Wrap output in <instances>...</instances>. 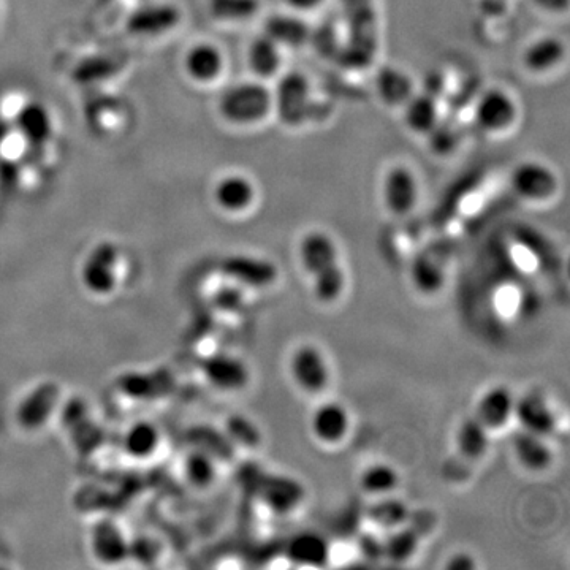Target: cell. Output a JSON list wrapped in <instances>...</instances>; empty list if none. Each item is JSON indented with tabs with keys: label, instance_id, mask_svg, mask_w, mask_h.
I'll use <instances>...</instances> for the list:
<instances>
[{
	"label": "cell",
	"instance_id": "1",
	"mask_svg": "<svg viewBox=\"0 0 570 570\" xmlns=\"http://www.w3.org/2000/svg\"><path fill=\"white\" fill-rule=\"evenodd\" d=\"M342 12V48L338 64L363 70L373 64L379 48V18L374 0H339Z\"/></svg>",
	"mask_w": 570,
	"mask_h": 570
},
{
	"label": "cell",
	"instance_id": "2",
	"mask_svg": "<svg viewBox=\"0 0 570 570\" xmlns=\"http://www.w3.org/2000/svg\"><path fill=\"white\" fill-rule=\"evenodd\" d=\"M298 257L311 278L317 300L325 304L338 301L346 289V273L335 240L327 232L311 230L298 244Z\"/></svg>",
	"mask_w": 570,
	"mask_h": 570
},
{
	"label": "cell",
	"instance_id": "3",
	"mask_svg": "<svg viewBox=\"0 0 570 570\" xmlns=\"http://www.w3.org/2000/svg\"><path fill=\"white\" fill-rule=\"evenodd\" d=\"M247 482L255 498L276 515H290L306 498V490L300 480L290 475L263 471L257 466L249 471Z\"/></svg>",
	"mask_w": 570,
	"mask_h": 570
},
{
	"label": "cell",
	"instance_id": "4",
	"mask_svg": "<svg viewBox=\"0 0 570 570\" xmlns=\"http://www.w3.org/2000/svg\"><path fill=\"white\" fill-rule=\"evenodd\" d=\"M222 118L236 126H252L270 116L273 92L262 83H243L228 89L219 103Z\"/></svg>",
	"mask_w": 570,
	"mask_h": 570
},
{
	"label": "cell",
	"instance_id": "5",
	"mask_svg": "<svg viewBox=\"0 0 570 570\" xmlns=\"http://www.w3.org/2000/svg\"><path fill=\"white\" fill-rule=\"evenodd\" d=\"M312 88L306 75L289 72L281 76L273 92V110L287 127H300L312 118Z\"/></svg>",
	"mask_w": 570,
	"mask_h": 570
},
{
	"label": "cell",
	"instance_id": "6",
	"mask_svg": "<svg viewBox=\"0 0 570 570\" xmlns=\"http://www.w3.org/2000/svg\"><path fill=\"white\" fill-rule=\"evenodd\" d=\"M510 186L526 202L544 203L555 197L559 181L555 171L537 160H526L513 168Z\"/></svg>",
	"mask_w": 570,
	"mask_h": 570
},
{
	"label": "cell",
	"instance_id": "7",
	"mask_svg": "<svg viewBox=\"0 0 570 570\" xmlns=\"http://www.w3.org/2000/svg\"><path fill=\"white\" fill-rule=\"evenodd\" d=\"M290 374L300 390L309 395L323 392L330 384V366L322 350L314 344H301L290 358Z\"/></svg>",
	"mask_w": 570,
	"mask_h": 570
},
{
	"label": "cell",
	"instance_id": "8",
	"mask_svg": "<svg viewBox=\"0 0 570 570\" xmlns=\"http://www.w3.org/2000/svg\"><path fill=\"white\" fill-rule=\"evenodd\" d=\"M474 119L485 132H507L517 122V102L504 89H487L475 103Z\"/></svg>",
	"mask_w": 570,
	"mask_h": 570
},
{
	"label": "cell",
	"instance_id": "9",
	"mask_svg": "<svg viewBox=\"0 0 570 570\" xmlns=\"http://www.w3.org/2000/svg\"><path fill=\"white\" fill-rule=\"evenodd\" d=\"M420 187L417 176L407 165L388 168L382 183L385 208L395 216H406L417 206Z\"/></svg>",
	"mask_w": 570,
	"mask_h": 570
},
{
	"label": "cell",
	"instance_id": "10",
	"mask_svg": "<svg viewBox=\"0 0 570 570\" xmlns=\"http://www.w3.org/2000/svg\"><path fill=\"white\" fill-rule=\"evenodd\" d=\"M513 418H517L521 430L550 437L558 426L555 409L548 403L545 395L539 392H528L515 399Z\"/></svg>",
	"mask_w": 570,
	"mask_h": 570
},
{
	"label": "cell",
	"instance_id": "11",
	"mask_svg": "<svg viewBox=\"0 0 570 570\" xmlns=\"http://www.w3.org/2000/svg\"><path fill=\"white\" fill-rule=\"evenodd\" d=\"M222 273L246 289H266L278 281V268L273 262L249 255L228 257L222 263Z\"/></svg>",
	"mask_w": 570,
	"mask_h": 570
},
{
	"label": "cell",
	"instance_id": "12",
	"mask_svg": "<svg viewBox=\"0 0 570 570\" xmlns=\"http://www.w3.org/2000/svg\"><path fill=\"white\" fill-rule=\"evenodd\" d=\"M311 433L320 444L336 445L346 439L350 430V415L342 404L323 403L311 415Z\"/></svg>",
	"mask_w": 570,
	"mask_h": 570
},
{
	"label": "cell",
	"instance_id": "13",
	"mask_svg": "<svg viewBox=\"0 0 570 570\" xmlns=\"http://www.w3.org/2000/svg\"><path fill=\"white\" fill-rule=\"evenodd\" d=\"M515 399L517 396L513 395L510 388L496 385L480 396L474 415L487 430H502L513 418Z\"/></svg>",
	"mask_w": 570,
	"mask_h": 570
},
{
	"label": "cell",
	"instance_id": "14",
	"mask_svg": "<svg viewBox=\"0 0 570 570\" xmlns=\"http://www.w3.org/2000/svg\"><path fill=\"white\" fill-rule=\"evenodd\" d=\"M374 88L380 102L390 108H403L404 103L415 94L411 75L395 65H384L377 70Z\"/></svg>",
	"mask_w": 570,
	"mask_h": 570
},
{
	"label": "cell",
	"instance_id": "15",
	"mask_svg": "<svg viewBox=\"0 0 570 570\" xmlns=\"http://www.w3.org/2000/svg\"><path fill=\"white\" fill-rule=\"evenodd\" d=\"M567 48L563 40L558 37H540L526 46L521 56L523 67L534 75H544L551 70L558 69L566 59Z\"/></svg>",
	"mask_w": 570,
	"mask_h": 570
},
{
	"label": "cell",
	"instance_id": "16",
	"mask_svg": "<svg viewBox=\"0 0 570 570\" xmlns=\"http://www.w3.org/2000/svg\"><path fill=\"white\" fill-rule=\"evenodd\" d=\"M254 183L244 175H228L217 183L214 200L225 213L240 214L251 208L255 202Z\"/></svg>",
	"mask_w": 570,
	"mask_h": 570
},
{
	"label": "cell",
	"instance_id": "17",
	"mask_svg": "<svg viewBox=\"0 0 570 570\" xmlns=\"http://www.w3.org/2000/svg\"><path fill=\"white\" fill-rule=\"evenodd\" d=\"M285 555L297 566L323 567L330 559V545L317 532H298L287 542Z\"/></svg>",
	"mask_w": 570,
	"mask_h": 570
},
{
	"label": "cell",
	"instance_id": "18",
	"mask_svg": "<svg viewBox=\"0 0 570 570\" xmlns=\"http://www.w3.org/2000/svg\"><path fill=\"white\" fill-rule=\"evenodd\" d=\"M311 27L300 13H278L265 21V35L281 48H301L309 43Z\"/></svg>",
	"mask_w": 570,
	"mask_h": 570
},
{
	"label": "cell",
	"instance_id": "19",
	"mask_svg": "<svg viewBox=\"0 0 570 570\" xmlns=\"http://www.w3.org/2000/svg\"><path fill=\"white\" fill-rule=\"evenodd\" d=\"M206 377L214 387L236 392L249 382V369L240 358L227 354H214L206 361Z\"/></svg>",
	"mask_w": 570,
	"mask_h": 570
},
{
	"label": "cell",
	"instance_id": "20",
	"mask_svg": "<svg viewBox=\"0 0 570 570\" xmlns=\"http://www.w3.org/2000/svg\"><path fill=\"white\" fill-rule=\"evenodd\" d=\"M513 455L523 468L532 472L545 471L553 461L547 437L521 430L512 436Z\"/></svg>",
	"mask_w": 570,
	"mask_h": 570
},
{
	"label": "cell",
	"instance_id": "21",
	"mask_svg": "<svg viewBox=\"0 0 570 570\" xmlns=\"http://www.w3.org/2000/svg\"><path fill=\"white\" fill-rule=\"evenodd\" d=\"M181 13L173 5H151L130 16L129 31L137 35H156L178 26Z\"/></svg>",
	"mask_w": 570,
	"mask_h": 570
},
{
	"label": "cell",
	"instance_id": "22",
	"mask_svg": "<svg viewBox=\"0 0 570 570\" xmlns=\"http://www.w3.org/2000/svg\"><path fill=\"white\" fill-rule=\"evenodd\" d=\"M407 129L417 135L434 132L439 126V105L431 92H415L403 105Z\"/></svg>",
	"mask_w": 570,
	"mask_h": 570
},
{
	"label": "cell",
	"instance_id": "23",
	"mask_svg": "<svg viewBox=\"0 0 570 570\" xmlns=\"http://www.w3.org/2000/svg\"><path fill=\"white\" fill-rule=\"evenodd\" d=\"M224 69V57L216 46L202 43L192 48L186 56V70L192 80L211 83Z\"/></svg>",
	"mask_w": 570,
	"mask_h": 570
},
{
	"label": "cell",
	"instance_id": "24",
	"mask_svg": "<svg viewBox=\"0 0 570 570\" xmlns=\"http://www.w3.org/2000/svg\"><path fill=\"white\" fill-rule=\"evenodd\" d=\"M490 447V430L485 428L479 418L472 415L458 426L456 431V449L466 460H482Z\"/></svg>",
	"mask_w": 570,
	"mask_h": 570
},
{
	"label": "cell",
	"instance_id": "25",
	"mask_svg": "<svg viewBox=\"0 0 570 570\" xmlns=\"http://www.w3.org/2000/svg\"><path fill=\"white\" fill-rule=\"evenodd\" d=\"M247 64L259 78H271L281 70L282 48L265 34L260 35L249 46Z\"/></svg>",
	"mask_w": 570,
	"mask_h": 570
},
{
	"label": "cell",
	"instance_id": "26",
	"mask_svg": "<svg viewBox=\"0 0 570 570\" xmlns=\"http://www.w3.org/2000/svg\"><path fill=\"white\" fill-rule=\"evenodd\" d=\"M368 517L374 525L392 531L407 525V521L411 520V509L403 499L395 498L393 494H385L369 506Z\"/></svg>",
	"mask_w": 570,
	"mask_h": 570
},
{
	"label": "cell",
	"instance_id": "27",
	"mask_svg": "<svg viewBox=\"0 0 570 570\" xmlns=\"http://www.w3.org/2000/svg\"><path fill=\"white\" fill-rule=\"evenodd\" d=\"M418 542H420V534L417 529L406 525L392 529L390 536L382 542V558L396 564L406 563L415 555Z\"/></svg>",
	"mask_w": 570,
	"mask_h": 570
},
{
	"label": "cell",
	"instance_id": "28",
	"mask_svg": "<svg viewBox=\"0 0 570 570\" xmlns=\"http://www.w3.org/2000/svg\"><path fill=\"white\" fill-rule=\"evenodd\" d=\"M360 488L376 498L392 494L398 488L399 475L390 464L374 463L363 469L360 474Z\"/></svg>",
	"mask_w": 570,
	"mask_h": 570
},
{
	"label": "cell",
	"instance_id": "29",
	"mask_svg": "<svg viewBox=\"0 0 570 570\" xmlns=\"http://www.w3.org/2000/svg\"><path fill=\"white\" fill-rule=\"evenodd\" d=\"M19 129L27 140L42 143L51 135V116L40 103H31L19 113Z\"/></svg>",
	"mask_w": 570,
	"mask_h": 570
},
{
	"label": "cell",
	"instance_id": "30",
	"mask_svg": "<svg viewBox=\"0 0 570 570\" xmlns=\"http://www.w3.org/2000/svg\"><path fill=\"white\" fill-rule=\"evenodd\" d=\"M444 271L441 266L428 257H420L412 265V282L418 292L433 295L439 292L444 285Z\"/></svg>",
	"mask_w": 570,
	"mask_h": 570
},
{
	"label": "cell",
	"instance_id": "31",
	"mask_svg": "<svg viewBox=\"0 0 570 570\" xmlns=\"http://www.w3.org/2000/svg\"><path fill=\"white\" fill-rule=\"evenodd\" d=\"M260 0H209V12L222 21H244L259 12Z\"/></svg>",
	"mask_w": 570,
	"mask_h": 570
},
{
	"label": "cell",
	"instance_id": "32",
	"mask_svg": "<svg viewBox=\"0 0 570 570\" xmlns=\"http://www.w3.org/2000/svg\"><path fill=\"white\" fill-rule=\"evenodd\" d=\"M309 43L316 48V53L330 61H338L342 48V32L338 24H320L317 31H311Z\"/></svg>",
	"mask_w": 570,
	"mask_h": 570
},
{
	"label": "cell",
	"instance_id": "33",
	"mask_svg": "<svg viewBox=\"0 0 570 570\" xmlns=\"http://www.w3.org/2000/svg\"><path fill=\"white\" fill-rule=\"evenodd\" d=\"M227 437L232 444L243 445L246 449H257L262 442L259 426L241 415L228 420Z\"/></svg>",
	"mask_w": 570,
	"mask_h": 570
},
{
	"label": "cell",
	"instance_id": "34",
	"mask_svg": "<svg viewBox=\"0 0 570 570\" xmlns=\"http://www.w3.org/2000/svg\"><path fill=\"white\" fill-rule=\"evenodd\" d=\"M159 441V434H157L154 426L137 425L135 428L126 434V449L132 455L138 458H149L151 453L156 450V444Z\"/></svg>",
	"mask_w": 570,
	"mask_h": 570
},
{
	"label": "cell",
	"instance_id": "35",
	"mask_svg": "<svg viewBox=\"0 0 570 570\" xmlns=\"http://www.w3.org/2000/svg\"><path fill=\"white\" fill-rule=\"evenodd\" d=\"M189 477L198 487H208L214 482L216 477V468H214L213 456L206 453H198L194 458H190L189 466H187Z\"/></svg>",
	"mask_w": 570,
	"mask_h": 570
},
{
	"label": "cell",
	"instance_id": "36",
	"mask_svg": "<svg viewBox=\"0 0 570 570\" xmlns=\"http://www.w3.org/2000/svg\"><path fill=\"white\" fill-rule=\"evenodd\" d=\"M217 308L225 312H236L243 309L244 293L238 289V285H230L219 290L216 295Z\"/></svg>",
	"mask_w": 570,
	"mask_h": 570
},
{
	"label": "cell",
	"instance_id": "37",
	"mask_svg": "<svg viewBox=\"0 0 570 570\" xmlns=\"http://www.w3.org/2000/svg\"><path fill=\"white\" fill-rule=\"evenodd\" d=\"M475 567L477 564L468 553H456L445 563V569L449 570H474Z\"/></svg>",
	"mask_w": 570,
	"mask_h": 570
},
{
	"label": "cell",
	"instance_id": "38",
	"mask_svg": "<svg viewBox=\"0 0 570 570\" xmlns=\"http://www.w3.org/2000/svg\"><path fill=\"white\" fill-rule=\"evenodd\" d=\"M532 4L553 15H563L569 10V0H532Z\"/></svg>",
	"mask_w": 570,
	"mask_h": 570
},
{
	"label": "cell",
	"instance_id": "39",
	"mask_svg": "<svg viewBox=\"0 0 570 570\" xmlns=\"http://www.w3.org/2000/svg\"><path fill=\"white\" fill-rule=\"evenodd\" d=\"M284 4L292 10L293 13L314 12L317 8L325 4V0H284Z\"/></svg>",
	"mask_w": 570,
	"mask_h": 570
}]
</instances>
